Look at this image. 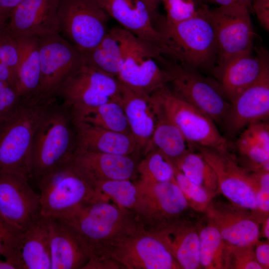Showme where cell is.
<instances>
[{"instance_id":"cell-1","label":"cell","mask_w":269,"mask_h":269,"mask_svg":"<svg viewBox=\"0 0 269 269\" xmlns=\"http://www.w3.org/2000/svg\"><path fill=\"white\" fill-rule=\"evenodd\" d=\"M62 218L75 230L89 253L84 269H116L108 258L110 250L142 226L132 211L95 196Z\"/></svg>"},{"instance_id":"cell-2","label":"cell","mask_w":269,"mask_h":269,"mask_svg":"<svg viewBox=\"0 0 269 269\" xmlns=\"http://www.w3.org/2000/svg\"><path fill=\"white\" fill-rule=\"evenodd\" d=\"M77 140L72 116L57 98L49 106L35 131L30 158L29 178L42 176L72 159Z\"/></svg>"},{"instance_id":"cell-3","label":"cell","mask_w":269,"mask_h":269,"mask_svg":"<svg viewBox=\"0 0 269 269\" xmlns=\"http://www.w3.org/2000/svg\"><path fill=\"white\" fill-rule=\"evenodd\" d=\"M55 99L21 102L14 113L0 125V173H19L29 178L34 135L49 106Z\"/></svg>"},{"instance_id":"cell-4","label":"cell","mask_w":269,"mask_h":269,"mask_svg":"<svg viewBox=\"0 0 269 269\" xmlns=\"http://www.w3.org/2000/svg\"><path fill=\"white\" fill-rule=\"evenodd\" d=\"M156 29L175 45L182 62L197 69L213 72L217 46L213 26L207 17L205 6L192 17L175 24L167 23L159 14L154 19Z\"/></svg>"},{"instance_id":"cell-5","label":"cell","mask_w":269,"mask_h":269,"mask_svg":"<svg viewBox=\"0 0 269 269\" xmlns=\"http://www.w3.org/2000/svg\"><path fill=\"white\" fill-rule=\"evenodd\" d=\"M37 181L40 215L43 217L63 218L91 200L95 193L94 184L75 164L73 158Z\"/></svg>"},{"instance_id":"cell-6","label":"cell","mask_w":269,"mask_h":269,"mask_svg":"<svg viewBox=\"0 0 269 269\" xmlns=\"http://www.w3.org/2000/svg\"><path fill=\"white\" fill-rule=\"evenodd\" d=\"M124 47V60L117 77L121 84L150 95L167 85L169 76L158 62L164 58L156 48L122 28L116 26Z\"/></svg>"},{"instance_id":"cell-7","label":"cell","mask_w":269,"mask_h":269,"mask_svg":"<svg viewBox=\"0 0 269 269\" xmlns=\"http://www.w3.org/2000/svg\"><path fill=\"white\" fill-rule=\"evenodd\" d=\"M205 11L216 36L217 57L213 71L216 76L230 60L252 52L255 32L251 11L239 3L214 8L205 5Z\"/></svg>"},{"instance_id":"cell-8","label":"cell","mask_w":269,"mask_h":269,"mask_svg":"<svg viewBox=\"0 0 269 269\" xmlns=\"http://www.w3.org/2000/svg\"><path fill=\"white\" fill-rule=\"evenodd\" d=\"M162 63L169 76L172 93L205 113L215 123H222L230 102L219 83L185 64L166 59Z\"/></svg>"},{"instance_id":"cell-9","label":"cell","mask_w":269,"mask_h":269,"mask_svg":"<svg viewBox=\"0 0 269 269\" xmlns=\"http://www.w3.org/2000/svg\"><path fill=\"white\" fill-rule=\"evenodd\" d=\"M150 96L190 143L228 151V142L220 134L213 120L176 96L167 85L157 89Z\"/></svg>"},{"instance_id":"cell-10","label":"cell","mask_w":269,"mask_h":269,"mask_svg":"<svg viewBox=\"0 0 269 269\" xmlns=\"http://www.w3.org/2000/svg\"><path fill=\"white\" fill-rule=\"evenodd\" d=\"M59 33L81 53L96 47L109 31L110 16L98 0H59Z\"/></svg>"},{"instance_id":"cell-11","label":"cell","mask_w":269,"mask_h":269,"mask_svg":"<svg viewBox=\"0 0 269 269\" xmlns=\"http://www.w3.org/2000/svg\"><path fill=\"white\" fill-rule=\"evenodd\" d=\"M137 195L132 210L147 231H152L183 218L188 203L175 179L154 182L138 180Z\"/></svg>"},{"instance_id":"cell-12","label":"cell","mask_w":269,"mask_h":269,"mask_svg":"<svg viewBox=\"0 0 269 269\" xmlns=\"http://www.w3.org/2000/svg\"><path fill=\"white\" fill-rule=\"evenodd\" d=\"M40 79L38 100L56 98L63 84L84 64L81 53L59 33L38 38Z\"/></svg>"},{"instance_id":"cell-13","label":"cell","mask_w":269,"mask_h":269,"mask_svg":"<svg viewBox=\"0 0 269 269\" xmlns=\"http://www.w3.org/2000/svg\"><path fill=\"white\" fill-rule=\"evenodd\" d=\"M117 78L84 64L61 86L56 98L73 115L121 97Z\"/></svg>"},{"instance_id":"cell-14","label":"cell","mask_w":269,"mask_h":269,"mask_svg":"<svg viewBox=\"0 0 269 269\" xmlns=\"http://www.w3.org/2000/svg\"><path fill=\"white\" fill-rule=\"evenodd\" d=\"M29 179L19 173H0V221L14 235L41 217L39 196L30 186Z\"/></svg>"},{"instance_id":"cell-15","label":"cell","mask_w":269,"mask_h":269,"mask_svg":"<svg viewBox=\"0 0 269 269\" xmlns=\"http://www.w3.org/2000/svg\"><path fill=\"white\" fill-rule=\"evenodd\" d=\"M108 258L119 269H182L160 240L142 226L115 245Z\"/></svg>"},{"instance_id":"cell-16","label":"cell","mask_w":269,"mask_h":269,"mask_svg":"<svg viewBox=\"0 0 269 269\" xmlns=\"http://www.w3.org/2000/svg\"><path fill=\"white\" fill-rule=\"evenodd\" d=\"M195 146L214 170L219 193L232 204L253 212L261 221L254 193L256 182L252 172L240 166L228 151Z\"/></svg>"},{"instance_id":"cell-17","label":"cell","mask_w":269,"mask_h":269,"mask_svg":"<svg viewBox=\"0 0 269 269\" xmlns=\"http://www.w3.org/2000/svg\"><path fill=\"white\" fill-rule=\"evenodd\" d=\"M109 15L122 27L159 50L175 61L181 60L174 43L158 31L153 15L143 0H98Z\"/></svg>"},{"instance_id":"cell-18","label":"cell","mask_w":269,"mask_h":269,"mask_svg":"<svg viewBox=\"0 0 269 269\" xmlns=\"http://www.w3.org/2000/svg\"><path fill=\"white\" fill-rule=\"evenodd\" d=\"M204 214L216 225L227 247L254 246L260 239L262 223L247 209L212 201Z\"/></svg>"},{"instance_id":"cell-19","label":"cell","mask_w":269,"mask_h":269,"mask_svg":"<svg viewBox=\"0 0 269 269\" xmlns=\"http://www.w3.org/2000/svg\"><path fill=\"white\" fill-rule=\"evenodd\" d=\"M269 115V70L230 102L222 124L231 136L254 122L264 121Z\"/></svg>"},{"instance_id":"cell-20","label":"cell","mask_w":269,"mask_h":269,"mask_svg":"<svg viewBox=\"0 0 269 269\" xmlns=\"http://www.w3.org/2000/svg\"><path fill=\"white\" fill-rule=\"evenodd\" d=\"M59 0H22L6 23L15 36L40 38L59 33Z\"/></svg>"},{"instance_id":"cell-21","label":"cell","mask_w":269,"mask_h":269,"mask_svg":"<svg viewBox=\"0 0 269 269\" xmlns=\"http://www.w3.org/2000/svg\"><path fill=\"white\" fill-rule=\"evenodd\" d=\"M5 260L16 269H51L46 218L41 216L27 229L14 235L10 251Z\"/></svg>"},{"instance_id":"cell-22","label":"cell","mask_w":269,"mask_h":269,"mask_svg":"<svg viewBox=\"0 0 269 269\" xmlns=\"http://www.w3.org/2000/svg\"><path fill=\"white\" fill-rule=\"evenodd\" d=\"M73 161L93 183L109 180H133L138 175L137 156L84 150L77 148Z\"/></svg>"},{"instance_id":"cell-23","label":"cell","mask_w":269,"mask_h":269,"mask_svg":"<svg viewBox=\"0 0 269 269\" xmlns=\"http://www.w3.org/2000/svg\"><path fill=\"white\" fill-rule=\"evenodd\" d=\"M48 231L51 269H84L89 253L73 228L60 217H45Z\"/></svg>"},{"instance_id":"cell-24","label":"cell","mask_w":269,"mask_h":269,"mask_svg":"<svg viewBox=\"0 0 269 269\" xmlns=\"http://www.w3.org/2000/svg\"><path fill=\"white\" fill-rule=\"evenodd\" d=\"M269 70V53L266 49L260 48L256 50V54L251 52L230 60L216 76L231 102Z\"/></svg>"},{"instance_id":"cell-25","label":"cell","mask_w":269,"mask_h":269,"mask_svg":"<svg viewBox=\"0 0 269 269\" xmlns=\"http://www.w3.org/2000/svg\"><path fill=\"white\" fill-rule=\"evenodd\" d=\"M148 231L160 240L182 269L201 268L196 223L183 217Z\"/></svg>"},{"instance_id":"cell-26","label":"cell","mask_w":269,"mask_h":269,"mask_svg":"<svg viewBox=\"0 0 269 269\" xmlns=\"http://www.w3.org/2000/svg\"><path fill=\"white\" fill-rule=\"evenodd\" d=\"M121 99L132 134L140 154L145 155L150 150L156 122L155 108L150 95L135 92L121 85Z\"/></svg>"},{"instance_id":"cell-27","label":"cell","mask_w":269,"mask_h":269,"mask_svg":"<svg viewBox=\"0 0 269 269\" xmlns=\"http://www.w3.org/2000/svg\"><path fill=\"white\" fill-rule=\"evenodd\" d=\"M73 122L77 148L137 157L140 154L132 134L107 130L80 120L73 119Z\"/></svg>"},{"instance_id":"cell-28","label":"cell","mask_w":269,"mask_h":269,"mask_svg":"<svg viewBox=\"0 0 269 269\" xmlns=\"http://www.w3.org/2000/svg\"><path fill=\"white\" fill-rule=\"evenodd\" d=\"M16 36L19 45V59L16 72L15 90L21 102L38 101L40 79L38 38Z\"/></svg>"},{"instance_id":"cell-29","label":"cell","mask_w":269,"mask_h":269,"mask_svg":"<svg viewBox=\"0 0 269 269\" xmlns=\"http://www.w3.org/2000/svg\"><path fill=\"white\" fill-rule=\"evenodd\" d=\"M81 54L85 64L117 78L123 62L124 52L116 27L109 30L96 47Z\"/></svg>"},{"instance_id":"cell-30","label":"cell","mask_w":269,"mask_h":269,"mask_svg":"<svg viewBox=\"0 0 269 269\" xmlns=\"http://www.w3.org/2000/svg\"><path fill=\"white\" fill-rule=\"evenodd\" d=\"M152 101L156 113V122L149 151L157 149L174 162L194 145L186 139L176 126Z\"/></svg>"},{"instance_id":"cell-31","label":"cell","mask_w":269,"mask_h":269,"mask_svg":"<svg viewBox=\"0 0 269 269\" xmlns=\"http://www.w3.org/2000/svg\"><path fill=\"white\" fill-rule=\"evenodd\" d=\"M196 225L201 268L226 269V246L216 225L206 215L196 223Z\"/></svg>"},{"instance_id":"cell-32","label":"cell","mask_w":269,"mask_h":269,"mask_svg":"<svg viewBox=\"0 0 269 269\" xmlns=\"http://www.w3.org/2000/svg\"><path fill=\"white\" fill-rule=\"evenodd\" d=\"M71 116L73 119L107 130L132 134L121 97Z\"/></svg>"},{"instance_id":"cell-33","label":"cell","mask_w":269,"mask_h":269,"mask_svg":"<svg viewBox=\"0 0 269 269\" xmlns=\"http://www.w3.org/2000/svg\"><path fill=\"white\" fill-rule=\"evenodd\" d=\"M173 163L189 180L214 197L219 193L216 174L199 151L192 148Z\"/></svg>"},{"instance_id":"cell-34","label":"cell","mask_w":269,"mask_h":269,"mask_svg":"<svg viewBox=\"0 0 269 269\" xmlns=\"http://www.w3.org/2000/svg\"><path fill=\"white\" fill-rule=\"evenodd\" d=\"M128 179L109 180L94 183V196L107 199L119 207L132 211L137 198L135 182Z\"/></svg>"},{"instance_id":"cell-35","label":"cell","mask_w":269,"mask_h":269,"mask_svg":"<svg viewBox=\"0 0 269 269\" xmlns=\"http://www.w3.org/2000/svg\"><path fill=\"white\" fill-rule=\"evenodd\" d=\"M144 156L137 165L139 180L162 182L174 179V163L160 150L153 149Z\"/></svg>"},{"instance_id":"cell-36","label":"cell","mask_w":269,"mask_h":269,"mask_svg":"<svg viewBox=\"0 0 269 269\" xmlns=\"http://www.w3.org/2000/svg\"><path fill=\"white\" fill-rule=\"evenodd\" d=\"M174 179L189 206L195 211L204 213L214 197L206 189L186 177L175 165Z\"/></svg>"},{"instance_id":"cell-37","label":"cell","mask_w":269,"mask_h":269,"mask_svg":"<svg viewBox=\"0 0 269 269\" xmlns=\"http://www.w3.org/2000/svg\"><path fill=\"white\" fill-rule=\"evenodd\" d=\"M239 153L247 165L248 170L269 171V151L240 135L236 142Z\"/></svg>"},{"instance_id":"cell-38","label":"cell","mask_w":269,"mask_h":269,"mask_svg":"<svg viewBox=\"0 0 269 269\" xmlns=\"http://www.w3.org/2000/svg\"><path fill=\"white\" fill-rule=\"evenodd\" d=\"M6 23L0 28V61L10 68L16 76L19 59V45L16 36L8 29Z\"/></svg>"},{"instance_id":"cell-39","label":"cell","mask_w":269,"mask_h":269,"mask_svg":"<svg viewBox=\"0 0 269 269\" xmlns=\"http://www.w3.org/2000/svg\"><path fill=\"white\" fill-rule=\"evenodd\" d=\"M254 246H226V269H262L256 260Z\"/></svg>"},{"instance_id":"cell-40","label":"cell","mask_w":269,"mask_h":269,"mask_svg":"<svg viewBox=\"0 0 269 269\" xmlns=\"http://www.w3.org/2000/svg\"><path fill=\"white\" fill-rule=\"evenodd\" d=\"M166 11L165 22L175 24L196 15L197 8L194 0H161Z\"/></svg>"},{"instance_id":"cell-41","label":"cell","mask_w":269,"mask_h":269,"mask_svg":"<svg viewBox=\"0 0 269 269\" xmlns=\"http://www.w3.org/2000/svg\"><path fill=\"white\" fill-rule=\"evenodd\" d=\"M252 173L257 185L255 195L258 213L263 222L269 213V171H252Z\"/></svg>"},{"instance_id":"cell-42","label":"cell","mask_w":269,"mask_h":269,"mask_svg":"<svg viewBox=\"0 0 269 269\" xmlns=\"http://www.w3.org/2000/svg\"><path fill=\"white\" fill-rule=\"evenodd\" d=\"M21 103L15 89L0 81V125L14 113Z\"/></svg>"},{"instance_id":"cell-43","label":"cell","mask_w":269,"mask_h":269,"mask_svg":"<svg viewBox=\"0 0 269 269\" xmlns=\"http://www.w3.org/2000/svg\"><path fill=\"white\" fill-rule=\"evenodd\" d=\"M240 135L269 151L268 123L264 121L254 122L247 126Z\"/></svg>"},{"instance_id":"cell-44","label":"cell","mask_w":269,"mask_h":269,"mask_svg":"<svg viewBox=\"0 0 269 269\" xmlns=\"http://www.w3.org/2000/svg\"><path fill=\"white\" fill-rule=\"evenodd\" d=\"M253 12L264 28L269 31V0H253Z\"/></svg>"},{"instance_id":"cell-45","label":"cell","mask_w":269,"mask_h":269,"mask_svg":"<svg viewBox=\"0 0 269 269\" xmlns=\"http://www.w3.org/2000/svg\"><path fill=\"white\" fill-rule=\"evenodd\" d=\"M256 260L262 269H269V240L261 241L259 240L254 246Z\"/></svg>"},{"instance_id":"cell-46","label":"cell","mask_w":269,"mask_h":269,"mask_svg":"<svg viewBox=\"0 0 269 269\" xmlns=\"http://www.w3.org/2000/svg\"><path fill=\"white\" fill-rule=\"evenodd\" d=\"M14 234L10 233L0 221V256L5 259L11 250Z\"/></svg>"},{"instance_id":"cell-47","label":"cell","mask_w":269,"mask_h":269,"mask_svg":"<svg viewBox=\"0 0 269 269\" xmlns=\"http://www.w3.org/2000/svg\"><path fill=\"white\" fill-rule=\"evenodd\" d=\"M0 81L6 83L15 90L16 76L12 70L0 61Z\"/></svg>"},{"instance_id":"cell-48","label":"cell","mask_w":269,"mask_h":269,"mask_svg":"<svg viewBox=\"0 0 269 269\" xmlns=\"http://www.w3.org/2000/svg\"><path fill=\"white\" fill-rule=\"evenodd\" d=\"M22 0H0V14L9 17L14 8Z\"/></svg>"},{"instance_id":"cell-49","label":"cell","mask_w":269,"mask_h":269,"mask_svg":"<svg viewBox=\"0 0 269 269\" xmlns=\"http://www.w3.org/2000/svg\"><path fill=\"white\" fill-rule=\"evenodd\" d=\"M151 13L156 16L157 12V7L161 0H143Z\"/></svg>"},{"instance_id":"cell-50","label":"cell","mask_w":269,"mask_h":269,"mask_svg":"<svg viewBox=\"0 0 269 269\" xmlns=\"http://www.w3.org/2000/svg\"><path fill=\"white\" fill-rule=\"evenodd\" d=\"M262 227L260 229V236H262L266 240H269V216H267L262 222Z\"/></svg>"},{"instance_id":"cell-51","label":"cell","mask_w":269,"mask_h":269,"mask_svg":"<svg viewBox=\"0 0 269 269\" xmlns=\"http://www.w3.org/2000/svg\"><path fill=\"white\" fill-rule=\"evenodd\" d=\"M203 2L215 4L218 6H224L231 4H237V0H200ZM240 4V3H239Z\"/></svg>"},{"instance_id":"cell-52","label":"cell","mask_w":269,"mask_h":269,"mask_svg":"<svg viewBox=\"0 0 269 269\" xmlns=\"http://www.w3.org/2000/svg\"><path fill=\"white\" fill-rule=\"evenodd\" d=\"M0 269H16L15 266L10 262L0 259Z\"/></svg>"},{"instance_id":"cell-53","label":"cell","mask_w":269,"mask_h":269,"mask_svg":"<svg viewBox=\"0 0 269 269\" xmlns=\"http://www.w3.org/2000/svg\"><path fill=\"white\" fill-rule=\"evenodd\" d=\"M8 19V17L0 14V28L6 22Z\"/></svg>"}]
</instances>
